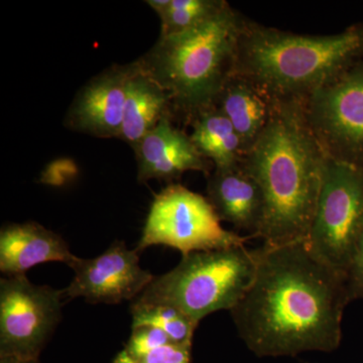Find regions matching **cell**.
Segmentation results:
<instances>
[{
	"mask_svg": "<svg viewBox=\"0 0 363 363\" xmlns=\"http://www.w3.org/2000/svg\"><path fill=\"white\" fill-rule=\"evenodd\" d=\"M0 363H39L38 360L18 359L14 357H0Z\"/></svg>",
	"mask_w": 363,
	"mask_h": 363,
	"instance_id": "cb8c5ba5",
	"label": "cell"
},
{
	"mask_svg": "<svg viewBox=\"0 0 363 363\" xmlns=\"http://www.w3.org/2000/svg\"><path fill=\"white\" fill-rule=\"evenodd\" d=\"M169 344L173 343L161 329L152 326H140L133 328L125 351L133 359L138 360L152 351Z\"/></svg>",
	"mask_w": 363,
	"mask_h": 363,
	"instance_id": "ffe728a7",
	"label": "cell"
},
{
	"mask_svg": "<svg viewBox=\"0 0 363 363\" xmlns=\"http://www.w3.org/2000/svg\"><path fill=\"white\" fill-rule=\"evenodd\" d=\"M363 59V23L335 35H298L245 21L234 74L274 101H304Z\"/></svg>",
	"mask_w": 363,
	"mask_h": 363,
	"instance_id": "3957f363",
	"label": "cell"
},
{
	"mask_svg": "<svg viewBox=\"0 0 363 363\" xmlns=\"http://www.w3.org/2000/svg\"><path fill=\"white\" fill-rule=\"evenodd\" d=\"M173 117H166L135 147L138 180L173 181L189 171L210 175L212 164L198 152L190 135L176 128Z\"/></svg>",
	"mask_w": 363,
	"mask_h": 363,
	"instance_id": "7c38bea8",
	"label": "cell"
},
{
	"mask_svg": "<svg viewBox=\"0 0 363 363\" xmlns=\"http://www.w3.org/2000/svg\"><path fill=\"white\" fill-rule=\"evenodd\" d=\"M192 346L169 344L152 351L138 363H190Z\"/></svg>",
	"mask_w": 363,
	"mask_h": 363,
	"instance_id": "7402d4cb",
	"label": "cell"
},
{
	"mask_svg": "<svg viewBox=\"0 0 363 363\" xmlns=\"http://www.w3.org/2000/svg\"><path fill=\"white\" fill-rule=\"evenodd\" d=\"M248 240L250 236L222 227L207 198L179 184H171L152 201L136 250L166 245L187 255L240 247Z\"/></svg>",
	"mask_w": 363,
	"mask_h": 363,
	"instance_id": "8992f818",
	"label": "cell"
},
{
	"mask_svg": "<svg viewBox=\"0 0 363 363\" xmlns=\"http://www.w3.org/2000/svg\"><path fill=\"white\" fill-rule=\"evenodd\" d=\"M326 159L302 102L274 101L267 128L242 161L264 193L266 215L259 238L264 245L307 240Z\"/></svg>",
	"mask_w": 363,
	"mask_h": 363,
	"instance_id": "7a4b0ae2",
	"label": "cell"
},
{
	"mask_svg": "<svg viewBox=\"0 0 363 363\" xmlns=\"http://www.w3.org/2000/svg\"><path fill=\"white\" fill-rule=\"evenodd\" d=\"M225 0H169L161 14L160 37L187 32L211 18L226 6Z\"/></svg>",
	"mask_w": 363,
	"mask_h": 363,
	"instance_id": "d6986e66",
	"label": "cell"
},
{
	"mask_svg": "<svg viewBox=\"0 0 363 363\" xmlns=\"http://www.w3.org/2000/svg\"><path fill=\"white\" fill-rule=\"evenodd\" d=\"M257 262L259 250L245 245L189 253L175 269L155 278L135 303L169 306L199 323L238 305L252 285Z\"/></svg>",
	"mask_w": 363,
	"mask_h": 363,
	"instance_id": "5b68a950",
	"label": "cell"
},
{
	"mask_svg": "<svg viewBox=\"0 0 363 363\" xmlns=\"http://www.w3.org/2000/svg\"><path fill=\"white\" fill-rule=\"evenodd\" d=\"M302 105L325 156L363 168V59L315 90Z\"/></svg>",
	"mask_w": 363,
	"mask_h": 363,
	"instance_id": "ba28073f",
	"label": "cell"
},
{
	"mask_svg": "<svg viewBox=\"0 0 363 363\" xmlns=\"http://www.w3.org/2000/svg\"><path fill=\"white\" fill-rule=\"evenodd\" d=\"M77 259L59 234L35 222L7 224L0 231V271L6 277L49 262L71 267Z\"/></svg>",
	"mask_w": 363,
	"mask_h": 363,
	"instance_id": "5bb4252c",
	"label": "cell"
},
{
	"mask_svg": "<svg viewBox=\"0 0 363 363\" xmlns=\"http://www.w3.org/2000/svg\"><path fill=\"white\" fill-rule=\"evenodd\" d=\"M113 363H138L135 362V359H133V357H130V355H128V353L126 352L125 350L123 351V352L119 353L118 355H117V357L116 358V360H114Z\"/></svg>",
	"mask_w": 363,
	"mask_h": 363,
	"instance_id": "603a6c76",
	"label": "cell"
},
{
	"mask_svg": "<svg viewBox=\"0 0 363 363\" xmlns=\"http://www.w3.org/2000/svg\"><path fill=\"white\" fill-rule=\"evenodd\" d=\"M345 276L351 301L363 298V229L355 245Z\"/></svg>",
	"mask_w": 363,
	"mask_h": 363,
	"instance_id": "44dd1931",
	"label": "cell"
},
{
	"mask_svg": "<svg viewBox=\"0 0 363 363\" xmlns=\"http://www.w3.org/2000/svg\"><path fill=\"white\" fill-rule=\"evenodd\" d=\"M135 63L113 65L91 79L72 102L67 128L100 138H119Z\"/></svg>",
	"mask_w": 363,
	"mask_h": 363,
	"instance_id": "8fae6325",
	"label": "cell"
},
{
	"mask_svg": "<svg viewBox=\"0 0 363 363\" xmlns=\"http://www.w3.org/2000/svg\"><path fill=\"white\" fill-rule=\"evenodd\" d=\"M245 21L227 2L221 11L192 30L160 37L147 54L136 60L169 93L175 117L188 123L197 112L212 106L233 75Z\"/></svg>",
	"mask_w": 363,
	"mask_h": 363,
	"instance_id": "277c9868",
	"label": "cell"
},
{
	"mask_svg": "<svg viewBox=\"0 0 363 363\" xmlns=\"http://www.w3.org/2000/svg\"><path fill=\"white\" fill-rule=\"evenodd\" d=\"M274 100L247 79L233 73L213 102L229 119L242 140L245 156L267 128L274 111Z\"/></svg>",
	"mask_w": 363,
	"mask_h": 363,
	"instance_id": "2e32d148",
	"label": "cell"
},
{
	"mask_svg": "<svg viewBox=\"0 0 363 363\" xmlns=\"http://www.w3.org/2000/svg\"><path fill=\"white\" fill-rule=\"evenodd\" d=\"M191 140L196 149L214 166L225 169L242 162L245 150L242 140L229 119L216 107H207L189 119Z\"/></svg>",
	"mask_w": 363,
	"mask_h": 363,
	"instance_id": "e0dca14e",
	"label": "cell"
},
{
	"mask_svg": "<svg viewBox=\"0 0 363 363\" xmlns=\"http://www.w3.org/2000/svg\"><path fill=\"white\" fill-rule=\"evenodd\" d=\"M64 290L21 276L0 281V357L38 360L62 318Z\"/></svg>",
	"mask_w": 363,
	"mask_h": 363,
	"instance_id": "9c48e42d",
	"label": "cell"
},
{
	"mask_svg": "<svg viewBox=\"0 0 363 363\" xmlns=\"http://www.w3.org/2000/svg\"><path fill=\"white\" fill-rule=\"evenodd\" d=\"M133 328L152 326L161 329L168 335L172 343L177 345L192 346L193 335L198 322L187 315L164 305H150L133 303Z\"/></svg>",
	"mask_w": 363,
	"mask_h": 363,
	"instance_id": "ac0fdd59",
	"label": "cell"
},
{
	"mask_svg": "<svg viewBox=\"0 0 363 363\" xmlns=\"http://www.w3.org/2000/svg\"><path fill=\"white\" fill-rule=\"evenodd\" d=\"M362 229L363 168L327 157L308 247L345 276Z\"/></svg>",
	"mask_w": 363,
	"mask_h": 363,
	"instance_id": "52a82bcc",
	"label": "cell"
},
{
	"mask_svg": "<svg viewBox=\"0 0 363 363\" xmlns=\"http://www.w3.org/2000/svg\"><path fill=\"white\" fill-rule=\"evenodd\" d=\"M243 161V160H242ZM207 199L221 221L259 238L266 202L259 182L243 162L225 169H214L208 175Z\"/></svg>",
	"mask_w": 363,
	"mask_h": 363,
	"instance_id": "4fadbf2b",
	"label": "cell"
},
{
	"mask_svg": "<svg viewBox=\"0 0 363 363\" xmlns=\"http://www.w3.org/2000/svg\"><path fill=\"white\" fill-rule=\"evenodd\" d=\"M133 63L118 138L131 147H135L162 119L175 117L169 93L143 70L138 61Z\"/></svg>",
	"mask_w": 363,
	"mask_h": 363,
	"instance_id": "9a60e30c",
	"label": "cell"
},
{
	"mask_svg": "<svg viewBox=\"0 0 363 363\" xmlns=\"http://www.w3.org/2000/svg\"><path fill=\"white\" fill-rule=\"evenodd\" d=\"M73 281L64 290L65 297L83 298L92 304H118L138 298L154 281V276L140 266L138 252L123 241L94 259H78L70 267Z\"/></svg>",
	"mask_w": 363,
	"mask_h": 363,
	"instance_id": "30bf717a",
	"label": "cell"
},
{
	"mask_svg": "<svg viewBox=\"0 0 363 363\" xmlns=\"http://www.w3.org/2000/svg\"><path fill=\"white\" fill-rule=\"evenodd\" d=\"M350 302L346 277L302 240L259 248L255 279L230 314L257 357H296L337 350Z\"/></svg>",
	"mask_w": 363,
	"mask_h": 363,
	"instance_id": "6da1fadb",
	"label": "cell"
}]
</instances>
